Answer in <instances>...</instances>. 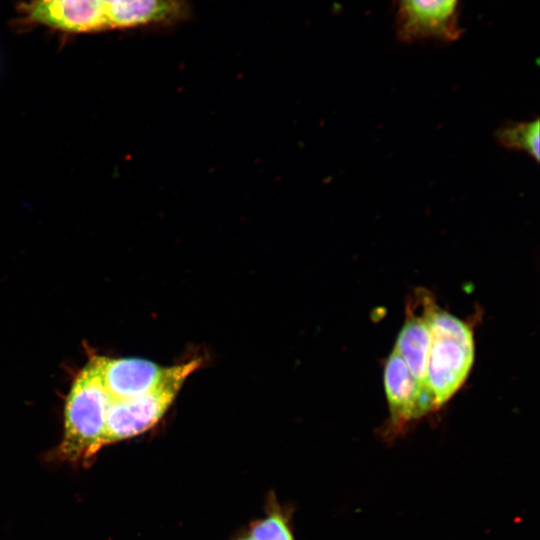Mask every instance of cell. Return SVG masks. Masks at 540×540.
Returning <instances> with one entry per match:
<instances>
[{
	"label": "cell",
	"instance_id": "6da1fadb",
	"mask_svg": "<svg viewBox=\"0 0 540 540\" xmlns=\"http://www.w3.org/2000/svg\"><path fill=\"white\" fill-rule=\"evenodd\" d=\"M187 0H29L27 23L83 33L173 24L188 15Z\"/></svg>",
	"mask_w": 540,
	"mask_h": 540
},
{
	"label": "cell",
	"instance_id": "7a4b0ae2",
	"mask_svg": "<svg viewBox=\"0 0 540 540\" xmlns=\"http://www.w3.org/2000/svg\"><path fill=\"white\" fill-rule=\"evenodd\" d=\"M420 295L430 330L427 384L437 410L465 382L474 361V337L468 323L437 306L427 291Z\"/></svg>",
	"mask_w": 540,
	"mask_h": 540
},
{
	"label": "cell",
	"instance_id": "3957f363",
	"mask_svg": "<svg viewBox=\"0 0 540 540\" xmlns=\"http://www.w3.org/2000/svg\"><path fill=\"white\" fill-rule=\"evenodd\" d=\"M110 403L102 384L98 356H94L76 376L67 397L60 445L66 459L89 460L104 445Z\"/></svg>",
	"mask_w": 540,
	"mask_h": 540
},
{
	"label": "cell",
	"instance_id": "277c9868",
	"mask_svg": "<svg viewBox=\"0 0 540 540\" xmlns=\"http://www.w3.org/2000/svg\"><path fill=\"white\" fill-rule=\"evenodd\" d=\"M194 359L158 388L143 395L111 401L106 418L103 444L137 436L153 427L166 413L187 377L200 365Z\"/></svg>",
	"mask_w": 540,
	"mask_h": 540
},
{
	"label": "cell",
	"instance_id": "5b68a950",
	"mask_svg": "<svg viewBox=\"0 0 540 540\" xmlns=\"http://www.w3.org/2000/svg\"><path fill=\"white\" fill-rule=\"evenodd\" d=\"M384 387L390 417L380 436L387 443L403 436L414 421L436 410L433 395L415 380L395 348L385 364Z\"/></svg>",
	"mask_w": 540,
	"mask_h": 540
},
{
	"label": "cell",
	"instance_id": "8992f818",
	"mask_svg": "<svg viewBox=\"0 0 540 540\" xmlns=\"http://www.w3.org/2000/svg\"><path fill=\"white\" fill-rule=\"evenodd\" d=\"M102 384L111 401L131 399L148 393L174 377L181 365L162 367L139 358L98 356Z\"/></svg>",
	"mask_w": 540,
	"mask_h": 540
},
{
	"label": "cell",
	"instance_id": "52a82bcc",
	"mask_svg": "<svg viewBox=\"0 0 540 540\" xmlns=\"http://www.w3.org/2000/svg\"><path fill=\"white\" fill-rule=\"evenodd\" d=\"M459 0H397L399 34L405 41H452L459 36Z\"/></svg>",
	"mask_w": 540,
	"mask_h": 540
},
{
	"label": "cell",
	"instance_id": "ba28073f",
	"mask_svg": "<svg viewBox=\"0 0 540 540\" xmlns=\"http://www.w3.org/2000/svg\"><path fill=\"white\" fill-rule=\"evenodd\" d=\"M417 293L422 305L420 292ZM410 304L407 306L406 319L398 334L395 349L415 380L422 388L431 392L427 384V363L430 348L429 325L423 305L422 313L419 315L412 301Z\"/></svg>",
	"mask_w": 540,
	"mask_h": 540
},
{
	"label": "cell",
	"instance_id": "9c48e42d",
	"mask_svg": "<svg viewBox=\"0 0 540 540\" xmlns=\"http://www.w3.org/2000/svg\"><path fill=\"white\" fill-rule=\"evenodd\" d=\"M495 137L503 147L523 151L536 162L539 161L540 122L538 118L503 125L496 131Z\"/></svg>",
	"mask_w": 540,
	"mask_h": 540
},
{
	"label": "cell",
	"instance_id": "30bf717a",
	"mask_svg": "<svg viewBox=\"0 0 540 540\" xmlns=\"http://www.w3.org/2000/svg\"><path fill=\"white\" fill-rule=\"evenodd\" d=\"M254 540H295L288 517L275 498H269L264 517L250 524L247 531Z\"/></svg>",
	"mask_w": 540,
	"mask_h": 540
},
{
	"label": "cell",
	"instance_id": "8fae6325",
	"mask_svg": "<svg viewBox=\"0 0 540 540\" xmlns=\"http://www.w3.org/2000/svg\"><path fill=\"white\" fill-rule=\"evenodd\" d=\"M235 540H254V539L252 538V536L248 532H246V533H242L239 536H237V538Z\"/></svg>",
	"mask_w": 540,
	"mask_h": 540
}]
</instances>
